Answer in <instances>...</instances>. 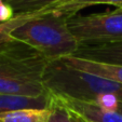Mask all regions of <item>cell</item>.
<instances>
[{"instance_id": "obj_1", "label": "cell", "mask_w": 122, "mask_h": 122, "mask_svg": "<svg viewBox=\"0 0 122 122\" xmlns=\"http://www.w3.org/2000/svg\"><path fill=\"white\" fill-rule=\"evenodd\" d=\"M49 93L97 105L106 110H117L122 103V84L84 72L65 64L50 61L42 76Z\"/></svg>"}, {"instance_id": "obj_2", "label": "cell", "mask_w": 122, "mask_h": 122, "mask_svg": "<svg viewBox=\"0 0 122 122\" xmlns=\"http://www.w3.org/2000/svg\"><path fill=\"white\" fill-rule=\"evenodd\" d=\"M50 62L16 40L0 46V94L38 97L49 95L42 76Z\"/></svg>"}, {"instance_id": "obj_3", "label": "cell", "mask_w": 122, "mask_h": 122, "mask_svg": "<svg viewBox=\"0 0 122 122\" xmlns=\"http://www.w3.org/2000/svg\"><path fill=\"white\" fill-rule=\"evenodd\" d=\"M70 17L56 11L26 15L25 22L12 31L11 37L30 46L46 60H61L72 55L79 46L68 25Z\"/></svg>"}, {"instance_id": "obj_4", "label": "cell", "mask_w": 122, "mask_h": 122, "mask_svg": "<svg viewBox=\"0 0 122 122\" xmlns=\"http://www.w3.org/2000/svg\"><path fill=\"white\" fill-rule=\"evenodd\" d=\"M68 25L79 44L122 41V9L76 15Z\"/></svg>"}, {"instance_id": "obj_5", "label": "cell", "mask_w": 122, "mask_h": 122, "mask_svg": "<svg viewBox=\"0 0 122 122\" xmlns=\"http://www.w3.org/2000/svg\"><path fill=\"white\" fill-rule=\"evenodd\" d=\"M71 56L95 62L122 65V41L79 44Z\"/></svg>"}, {"instance_id": "obj_6", "label": "cell", "mask_w": 122, "mask_h": 122, "mask_svg": "<svg viewBox=\"0 0 122 122\" xmlns=\"http://www.w3.org/2000/svg\"><path fill=\"white\" fill-rule=\"evenodd\" d=\"M55 95V94H54ZM60 101L71 111L88 122H122V113L106 110L97 105L56 95Z\"/></svg>"}, {"instance_id": "obj_7", "label": "cell", "mask_w": 122, "mask_h": 122, "mask_svg": "<svg viewBox=\"0 0 122 122\" xmlns=\"http://www.w3.org/2000/svg\"><path fill=\"white\" fill-rule=\"evenodd\" d=\"M61 60L72 68L79 69V70L92 75H96L107 80L122 84V65L83 60V58L75 57L71 55L63 57Z\"/></svg>"}, {"instance_id": "obj_8", "label": "cell", "mask_w": 122, "mask_h": 122, "mask_svg": "<svg viewBox=\"0 0 122 122\" xmlns=\"http://www.w3.org/2000/svg\"><path fill=\"white\" fill-rule=\"evenodd\" d=\"M49 95L27 97L20 95L0 94V113L25 108L46 109L49 107Z\"/></svg>"}, {"instance_id": "obj_9", "label": "cell", "mask_w": 122, "mask_h": 122, "mask_svg": "<svg viewBox=\"0 0 122 122\" xmlns=\"http://www.w3.org/2000/svg\"><path fill=\"white\" fill-rule=\"evenodd\" d=\"M68 1L71 0H11L8 3L14 10L15 15H31L48 11Z\"/></svg>"}, {"instance_id": "obj_10", "label": "cell", "mask_w": 122, "mask_h": 122, "mask_svg": "<svg viewBox=\"0 0 122 122\" xmlns=\"http://www.w3.org/2000/svg\"><path fill=\"white\" fill-rule=\"evenodd\" d=\"M49 108H25L0 113V122H46Z\"/></svg>"}, {"instance_id": "obj_11", "label": "cell", "mask_w": 122, "mask_h": 122, "mask_svg": "<svg viewBox=\"0 0 122 122\" xmlns=\"http://www.w3.org/2000/svg\"><path fill=\"white\" fill-rule=\"evenodd\" d=\"M99 5H109L116 7V9H119V8L122 7V0H71V1L63 3L61 5H57L53 9L48 10V11H56L67 14L69 16H74L76 14H78L79 11L85 9V8Z\"/></svg>"}, {"instance_id": "obj_12", "label": "cell", "mask_w": 122, "mask_h": 122, "mask_svg": "<svg viewBox=\"0 0 122 122\" xmlns=\"http://www.w3.org/2000/svg\"><path fill=\"white\" fill-rule=\"evenodd\" d=\"M49 117L46 122H72V113L56 95H49Z\"/></svg>"}, {"instance_id": "obj_13", "label": "cell", "mask_w": 122, "mask_h": 122, "mask_svg": "<svg viewBox=\"0 0 122 122\" xmlns=\"http://www.w3.org/2000/svg\"><path fill=\"white\" fill-rule=\"evenodd\" d=\"M26 15H14V17L9 22L0 24V46L5 42L11 41V34L15 28L20 27L25 22Z\"/></svg>"}, {"instance_id": "obj_14", "label": "cell", "mask_w": 122, "mask_h": 122, "mask_svg": "<svg viewBox=\"0 0 122 122\" xmlns=\"http://www.w3.org/2000/svg\"><path fill=\"white\" fill-rule=\"evenodd\" d=\"M15 15L12 7L5 0H0V24L11 21Z\"/></svg>"}, {"instance_id": "obj_15", "label": "cell", "mask_w": 122, "mask_h": 122, "mask_svg": "<svg viewBox=\"0 0 122 122\" xmlns=\"http://www.w3.org/2000/svg\"><path fill=\"white\" fill-rule=\"evenodd\" d=\"M71 113H72V122H86L84 119L79 117L78 115H76V113H74V112H71Z\"/></svg>"}, {"instance_id": "obj_16", "label": "cell", "mask_w": 122, "mask_h": 122, "mask_svg": "<svg viewBox=\"0 0 122 122\" xmlns=\"http://www.w3.org/2000/svg\"><path fill=\"white\" fill-rule=\"evenodd\" d=\"M116 111H118V112L122 113V103H119V105H118L117 110H116Z\"/></svg>"}, {"instance_id": "obj_17", "label": "cell", "mask_w": 122, "mask_h": 122, "mask_svg": "<svg viewBox=\"0 0 122 122\" xmlns=\"http://www.w3.org/2000/svg\"><path fill=\"white\" fill-rule=\"evenodd\" d=\"M5 1H7V2H9V1H11V0H5Z\"/></svg>"}, {"instance_id": "obj_18", "label": "cell", "mask_w": 122, "mask_h": 122, "mask_svg": "<svg viewBox=\"0 0 122 122\" xmlns=\"http://www.w3.org/2000/svg\"><path fill=\"white\" fill-rule=\"evenodd\" d=\"M119 9H122V7H121V8H119Z\"/></svg>"}, {"instance_id": "obj_19", "label": "cell", "mask_w": 122, "mask_h": 122, "mask_svg": "<svg viewBox=\"0 0 122 122\" xmlns=\"http://www.w3.org/2000/svg\"><path fill=\"white\" fill-rule=\"evenodd\" d=\"M86 122H88V121H86Z\"/></svg>"}]
</instances>
